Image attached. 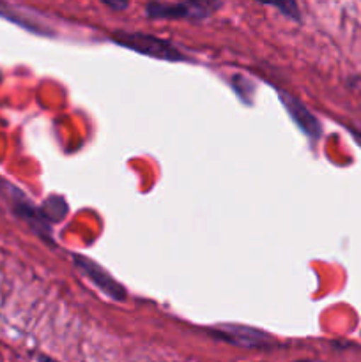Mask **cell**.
<instances>
[{"label": "cell", "instance_id": "6da1fadb", "mask_svg": "<svg viewBox=\"0 0 361 362\" xmlns=\"http://www.w3.org/2000/svg\"><path fill=\"white\" fill-rule=\"evenodd\" d=\"M110 39L120 48L131 49V52L151 57V59L165 60V62H191V59H188L170 41H165V39L156 37V35L151 34H144V32L115 30L110 34Z\"/></svg>", "mask_w": 361, "mask_h": 362}, {"label": "cell", "instance_id": "7a4b0ae2", "mask_svg": "<svg viewBox=\"0 0 361 362\" xmlns=\"http://www.w3.org/2000/svg\"><path fill=\"white\" fill-rule=\"evenodd\" d=\"M218 7L219 2H151L145 6V14L156 20H202Z\"/></svg>", "mask_w": 361, "mask_h": 362}, {"label": "cell", "instance_id": "3957f363", "mask_svg": "<svg viewBox=\"0 0 361 362\" xmlns=\"http://www.w3.org/2000/svg\"><path fill=\"white\" fill-rule=\"evenodd\" d=\"M73 264L76 265L78 271L88 279L94 286H98L106 297H110L112 300H126L127 292L119 281H117L113 276H110L105 269L99 264H96L94 260L87 258L85 255H73Z\"/></svg>", "mask_w": 361, "mask_h": 362}, {"label": "cell", "instance_id": "277c9868", "mask_svg": "<svg viewBox=\"0 0 361 362\" xmlns=\"http://www.w3.org/2000/svg\"><path fill=\"white\" fill-rule=\"evenodd\" d=\"M209 334L219 341L241 346V349H265L271 343V338L265 332H262L260 329L250 327V325L223 324L214 329H209Z\"/></svg>", "mask_w": 361, "mask_h": 362}, {"label": "cell", "instance_id": "5b68a950", "mask_svg": "<svg viewBox=\"0 0 361 362\" xmlns=\"http://www.w3.org/2000/svg\"><path fill=\"white\" fill-rule=\"evenodd\" d=\"M278 98L280 101H282L283 108H285L287 113H289L290 120L299 127L301 133L306 134V136L311 138L314 141H317L322 134V127H321V122L317 120V117H315L314 113H311L310 110L299 101V99L287 94V92L278 90Z\"/></svg>", "mask_w": 361, "mask_h": 362}, {"label": "cell", "instance_id": "8992f818", "mask_svg": "<svg viewBox=\"0 0 361 362\" xmlns=\"http://www.w3.org/2000/svg\"><path fill=\"white\" fill-rule=\"evenodd\" d=\"M13 209H14V214L20 216V218L23 219V221L27 223V225L30 226V228L34 230L38 235H41L42 239L46 240V243H50V240H52L48 221H46L45 214H42L41 211H38V209H35L32 204H28L23 197L14 198Z\"/></svg>", "mask_w": 361, "mask_h": 362}, {"label": "cell", "instance_id": "52a82bcc", "mask_svg": "<svg viewBox=\"0 0 361 362\" xmlns=\"http://www.w3.org/2000/svg\"><path fill=\"white\" fill-rule=\"evenodd\" d=\"M273 7H275V9H278L280 13L285 14V16H289L290 20H297V21L301 20L299 9H297L296 4H292V2H289V4H278V6H273Z\"/></svg>", "mask_w": 361, "mask_h": 362}, {"label": "cell", "instance_id": "ba28073f", "mask_svg": "<svg viewBox=\"0 0 361 362\" xmlns=\"http://www.w3.org/2000/svg\"><path fill=\"white\" fill-rule=\"evenodd\" d=\"M105 6L112 7V9H126L127 4H115V2H105Z\"/></svg>", "mask_w": 361, "mask_h": 362}, {"label": "cell", "instance_id": "9c48e42d", "mask_svg": "<svg viewBox=\"0 0 361 362\" xmlns=\"http://www.w3.org/2000/svg\"><path fill=\"white\" fill-rule=\"evenodd\" d=\"M350 134H353L354 141H356V144L360 145V147H361V131H354V129H350Z\"/></svg>", "mask_w": 361, "mask_h": 362}, {"label": "cell", "instance_id": "30bf717a", "mask_svg": "<svg viewBox=\"0 0 361 362\" xmlns=\"http://www.w3.org/2000/svg\"><path fill=\"white\" fill-rule=\"evenodd\" d=\"M38 362H57L55 359H52V357H48V356H38Z\"/></svg>", "mask_w": 361, "mask_h": 362}, {"label": "cell", "instance_id": "8fae6325", "mask_svg": "<svg viewBox=\"0 0 361 362\" xmlns=\"http://www.w3.org/2000/svg\"><path fill=\"white\" fill-rule=\"evenodd\" d=\"M296 362H321V361H311V359H301V361H296Z\"/></svg>", "mask_w": 361, "mask_h": 362}]
</instances>
